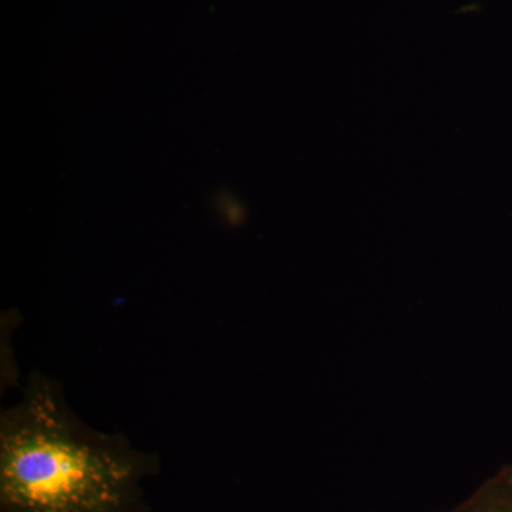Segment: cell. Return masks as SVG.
<instances>
[{
  "label": "cell",
  "mask_w": 512,
  "mask_h": 512,
  "mask_svg": "<svg viewBox=\"0 0 512 512\" xmlns=\"http://www.w3.org/2000/svg\"><path fill=\"white\" fill-rule=\"evenodd\" d=\"M157 454L84 423L62 384L35 372L0 417V512H150Z\"/></svg>",
  "instance_id": "1"
},
{
  "label": "cell",
  "mask_w": 512,
  "mask_h": 512,
  "mask_svg": "<svg viewBox=\"0 0 512 512\" xmlns=\"http://www.w3.org/2000/svg\"><path fill=\"white\" fill-rule=\"evenodd\" d=\"M444 512H512V464L500 468L467 500Z\"/></svg>",
  "instance_id": "2"
}]
</instances>
